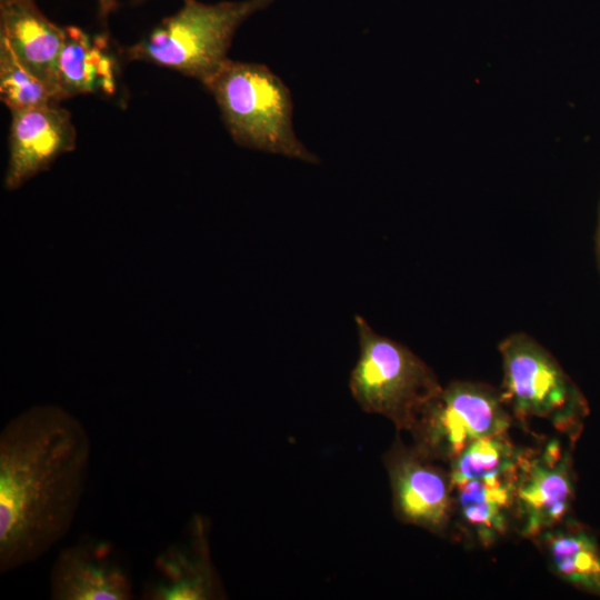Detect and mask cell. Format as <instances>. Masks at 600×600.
<instances>
[{
  "mask_svg": "<svg viewBox=\"0 0 600 600\" xmlns=\"http://www.w3.org/2000/svg\"><path fill=\"white\" fill-rule=\"evenodd\" d=\"M501 399L514 421H548L561 433L577 436L584 402L559 362L524 332L503 338Z\"/></svg>",
  "mask_w": 600,
  "mask_h": 600,
  "instance_id": "5b68a950",
  "label": "cell"
},
{
  "mask_svg": "<svg viewBox=\"0 0 600 600\" xmlns=\"http://www.w3.org/2000/svg\"><path fill=\"white\" fill-rule=\"evenodd\" d=\"M514 420L499 389L451 381L427 403L410 433L413 444L446 466L480 438L509 432Z\"/></svg>",
  "mask_w": 600,
  "mask_h": 600,
  "instance_id": "8992f818",
  "label": "cell"
},
{
  "mask_svg": "<svg viewBox=\"0 0 600 600\" xmlns=\"http://www.w3.org/2000/svg\"><path fill=\"white\" fill-rule=\"evenodd\" d=\"M53 600H130L133 582L116 547L83 537L58 554L49 578Z\"/></svg>",
  "mask_w": 600,
  "mask_h": 600,
  "instance_id": "30bf717a",
  "label": "cell"
},
{
  "mask_svg": "<svg viewBox=\"0 0 600 600\" xmlns=\"http://www.w3.org/2000/svg\"><path fill=\"white\" fill-rule=\"evenodd\" d=\"M598 252L600 258V221H599V230H598Z\"/></svg>",
  "mask_w": 600,
  "mask_h": 600,
  "instance_id": "ffe728a7",
  "label": "cell"
},
{
  "mask_svg": "<svg viewBox=\"0 0 600 600\" xmlns=\"http://www.w3.org/2000/svg\"><path fill=\"white\" fill-rule=\"evenodd\" d=\"M30 1H34V0H0V7L19 3V2H30Z\"/></svg>",
  "mask_w": 600,
  "mask_h": 600,
  "instance_id": "d6986e66",
  "label": "cell"
},
{
  "mask_svg": "<svg viewBox=\"0 0 600 600\" xmlns=\"http://www.w3.org/2000/svg\"><path fill=\"white\" fill-rule=\"evenodd\" d=\"M550 570L571 586L600 596V549L584 528L566 520L533 540Z\"/></svg>",
  "mask_w": 600,
  "mask_h": 600,
  "instance_id": "9a60e30c",
  "label": "cell"
},
{
  "mask_svg": "<svg viewBox=\"0 0 600 600\" xmlns=\"http://www.w3.org/2000/svg\"><path fill=\"white\" fill-rule=\"evenodd\" d=\"M63 37V28L49 20L34 1L0 7V40L50 88L59 102L57 72Z\"/></svg>",
  "mask_w": 600,
  "mask_h": 600,
  "instance_id": "4fadbf2b",
  "label": "cell"
},
{
  "mask_svg": "<svg viewBox=\"0 0 600 600\" xmlns=\"http://www.w3.org/2000/svg\"><path fill=\"white\" fill-rule=\"evenodd\" d=\"M521 453L504 467L451 482L453 523L483 548L497 543L514 527L516 484Z\"/></svg>",
  "mask_w": 600,
  "mask_h": 600,
  "instance_id": "7c38bea8",
  "label": "cell"
},
{
  "mask_svg": "<svg viewBox=\"0 0 600 600\" xmlns=\"http://www.w3.org/2000/svg\"><path fill=\"white\" fill-rule=\"evenodd\" d=\"M396 517L434 534L453 524V497L448 466L397 436L382 458Z\"/></svg>",
  "mask_w": 600,
  "mask_h": 600,
  "instance_id": "52a82bcc",
  "label": "cell"
},
{
  "mask_svg": "<svg viewBox=\"0 0 600 600\" xmlns=\"http://www.w3.org/2000/svg\"><path fill=\"white\" fill-rule=\"evenodd\" d=\"M360 353L349 388L359 407L411 431L427 403L442 386L434 371L408 347L377 333L354 316Z\"/></svg>",
  "mask_w": 600,
  "mask_h": 600,
  "instance_id": "277c9868",
  "label": "cell"
},
{
  "mask_svg": "<svg viewBox=\"0 0 600 600\" xmlns=\"http://www.w3.org/2000/svg\"><path fill=\"white\" fill-rule=\"evenodd\" d=\"M521 450L509 432L480 438L448 464L450 480L456 482L504 467L517 460Z\"/></svg>",
  "mask_w": 600,
  "mask_h": 600,
  "instance_id": "e0dca14e",
  "label": "cell"
},
{
  "mask_svg": "<svg viewBox=\"0 0 600 600\" xmlns=\"http://www.w3.org/2000/svg\"><path fill=\"white\" fill-rule=\"evenodd\" d=\"M76 140L70 113L59 104L12 111L6 188L14 190L49 169L76 148Z\"/></svg>",
  "mask_w": 600,
  "mask_h": 600,
  "instance_id": "8fae6325",
  "label": "cell"
},
{
  "mask_svg": "<svg viewBox=\"0 0 600 600\" xmlns=\"http://www.w3.org/2000/svg\"><path fill=\"white\" fill-rule=\"evenodd\" d=\"M204 87L237 144L319 162L294 133L288 87L267 66L228 59Z\"/></svg>",
  "mask_w": 600,
  "mask_h": 600,
  "instance_id": "7a4b0ae2",
  "label": "cell"
},
{
  "mask_svg": "<svg viewBox=\"0 0 600 600\" xmlns=\"http://www.w3.org/2000/svg\"><path fill=\"white\" fill-rule=\"evenodd\" d=\"M84 426L54 404L31 407L0 432V572L46 554L70 530L88 481Z\"/></svg>",
  "mask_w": 600,
  "mask_h": 600,
  "instance_id": "6da1fadb",
  "label": "cell"
},
{
  "mask_svg": "<svg viewBox=\"0 0 600 600\" xmlns=\"http://www.w3.org/2000/svg\"><path fill=\"white\" fill-rule=\"evenodd\" d=\"M63 44L58 61L60 99L116 90V61L104 36L91 37L74 26L63 27Z\"/></svg>",
  "mask_w": 600,
  "mask_h": 600,
  "instance_id": "5bb4252c",
  "label": "cell"
},
{
  "mask_svg": "<svg viewBox=\"0 0 600 600\" xmlns=\"http://www.w3.org/2000/svg\"><path fill=\"white\" fill-rule=\"evenodd\" d=\"M119 0H98L100 18H107L117 7Z\"/></svg>",
  "mask_w": 600,
  "mask_h": 600,
  "instance_id": "ac0fdd59",
  "label": "cell"
},
{
  "mask_svg": "<svg viewBox=\"0 0 600 600\" xmlns=\"http://www.w3.org/2000/svg\"><path fill=\"white\" fill-rule=\"evenodd\" d=\"M0 98L10 112L59 104L50 88L24 68L1 40Z\"/></svg>",
  "mask_w": 600,
  "mask_h": 600,
  "instance_id": "2e32d148",
  "label": "cell"
},
{
  "mask_svg": "<svg viewBox=\"0 0 600 600\" xmlns=\"http://www.w3.org/2000/svg\"><path fill=\"white\" fill-rule=\"evenodd\" d=\"M570 450L552 439L541 448L523 449L516 484L514 527L537 539L567 520L574 483Z\"/></svg>",
  "mask_w": 600,
  "mask_h": 600,
  "instance_id": "ba28073f",
  "label": "cell"
},
{
  "mask_svg": "<svg viewBox=\"0 0 600 600\" xmlns=\"http://www.w3.org/2000/svg\"><path fill=\"white\" fill-rule=\"evenodd\" d=\"M273 0L203 3L184 0L146 38L126 49L129 60L150 62L199 80L203 86L229 59L238 28Z\"/></svg>",
  "mask_w": 600,
  "mask_h": 600,
  "instance_id": "3957f363",
  "label": "cell"
},
{
  "mask_svg": "<svg viewBox=\"0 0 600 600\" xmlns=\"http://www.w3.org/2000/svg\"><path fill=\"white\" fill-rule=\"evenodd\" d=\"M148 600H212L226 593L212 563L209 524L193 516L182 534L169 544L154 561L143 587Z\"/></svg>",
  "mask_w": 600,
  "mask_h": 600,
  "instance_id": "9c48e42d",
  "label": "cell"
}]
</instances>
